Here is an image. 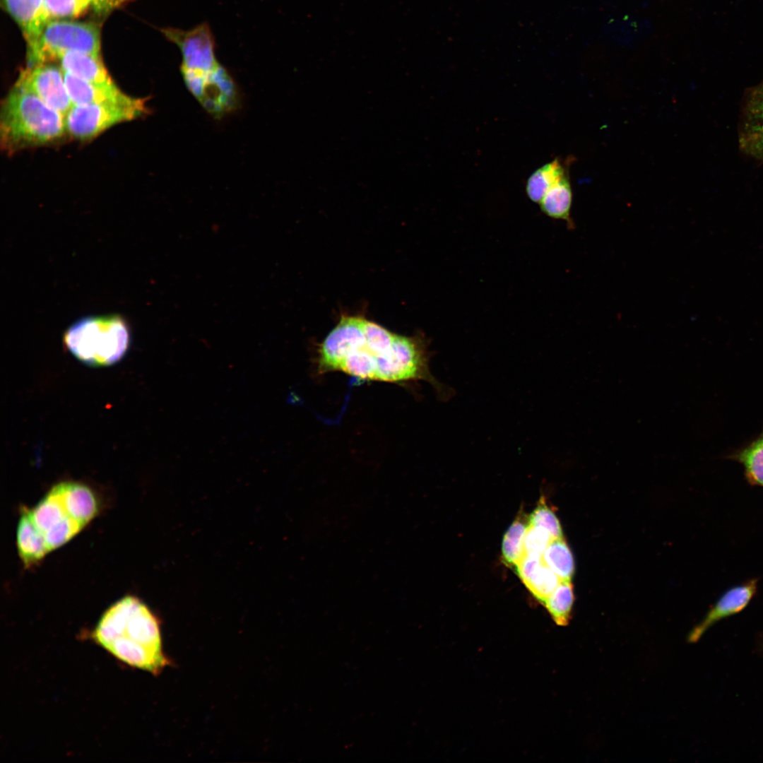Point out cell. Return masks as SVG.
<instances>
[{"label": "cell", "instance_id": "6da1fadb", "mask_svg": "<svg viewBox=\"0 0 763 763\" xmlns=\"http://www.w3.org/2000/svg\"><path fill=\"white\" fill-rule=\"evenodd\" d=\"M428 346L423 334L399 335L364 317L343 315L318 346L317 370L360 381H425L447 398L449 390L430 370Z\"/></svg>", "mask_w": 763, "mask_h": 763}, {"label": "cell", "instance_id": "7a4b0ae2", "mask_svg": "<svg viewBox=\"0 0 763 763\" xmlns=\"http://www.w3.org/2000/svg\"><path fill=\"white\" fill-rule=\"evenodd\" d=\"M93 638L121 661L153 675L170 664L162 651L158 620L136 597L127 596L111 605Z\"/></svg>", "mask_w": 763, "mask_h": 763}, {"label": "cell", "instance_id": "3957f363", "mask_svg": "<svg viewBox=\"0 0 763 763\" xmlns=\"http://www.w3.org/2000/svg\"><path fill=\"white\" fill-rule=\"evenodd\" d=\"M66 132L64 114L16 84L1 102L0 145L10 155L55 142Z\"/></svg>", "mask_w": 763, "mask_h": 763}, {"label": "cell", "instance_id": "277c9868", "mask_svg": "<svg viewBox=\"0 0 763 763\" xmlns=\"http://www.w3.org/2000/svg\"><path fill=\"white\" fill-rule=\"evenodd\" d=\"M131 341L129 325L119 314L87 317L73 323L64 332L63 343L79 361L92 367L119 362Z\"/></svg>", "mask_w": 763, "mask_h": 763}, {"label": "cell", "instance_id": "5b68a950", "mask_svg": "<svg viewBox=\"0 0 763 763\" xmlns=\"http://www.w3.org/2000/svg\"><path fill=\"white\" fill-rule=\"evenodd\" d=\"M147 100L126 95L116 100L73 105L65 116L66 133L81 141L95 138L115 124L148 114Z\"/></svg>", "mask_w": 763, "mask_h": 763}, {"label": "cell", "instance_id": "8992f818", "mask_svg": "<svg viewBox=\"0 0 763 763\" xmlns=\"http://www.w3.org/2000/svg\"><path fill=\"white\" fill-rule=\"evenodd\" d=\"M100 27L95 23L54 20L47 23L37 46L28 54L27 66L59 59L67 52L101 57Z\"/></svg>", "mask_w": 763, "mask_h": 763}, {"label": "cell", "instance_id": "52a82bcc", "mask_svg": "<svg viewBox=\"0 0 763 763\" xmlns=\"http://www.w3.org/2000/svg\"><path fill=\"white\" fill-rule=\"evenodd\" d=\"M161 32L181 52L182 75L203 74L221 64L216 58L215 38L207 23H201L189 30L170 27L162 28Z\"/></svg>", "mask_w": 763, "mask_h": 763}, {"label": "cell", "instance_id": "ba28073f", "mask_svg": "<svg viewBox=\"0 0 763 763\" xmlns=\"http://www.w3.org/2000/svg\"><path fill=\"white\" fill-rule=\"evenodd\" d=\"M28 511L49 551L67 543L83 528L70 515L53 488Z\"/></svg>", "mask_w": 763, "mask_h": 763}, {"label": "cell", "instance_id": "9c48e42d", "mask_svg": "<svg viewBox=\"0 0 763 763\" xmlns=\"http://www.w3.org/2000/svg\"><path fill=\"white\" fill-rule=\"evenodd\" d=\"M191 93L215 119L236 110L240 103L237 84L222 65L198 78Z\"/></svg>", "mask_w": 763, "mask_h": 763}, {"label": "cell", "instance_id": "30bf717a", "mask_svg": "<svg viewBox=\"0 0 763 763\" xmlns=\"http://www.w3.org/2000/svg\"><path fill=\"white\" fill-rule=\"evenodd\" d=\"M15 84L32 92L64 116L73 105L65 85L64 71L50 63L27 66Z\"/></svg>", "mask_w": 763, "mask_h": 763}, {"label": "cell", "instance_id": "8fae6325", "mask_svg": "<svg viewBox=\"0 0 763 763\" xmlns=\"http://www.w3.org/2000/svg\"><path fill=\"white\" fill-rule=\"evenodd\" d=\"M740 120V150L747 156L763 162V81L746 91Z\"/></svg>", "mask_w": 763, "mask_h": 763}, {"label": "cell", "instance_id": "7c38bea8", "mask_svg": "<svg viewBox=\"0 0 763 763\" xmlns=\"http://www.w3.org/2000/svg\"><path fill=\"white\" fill-rule=\"evenodd\" d=\"M5 8L22 30L28 54L37 46L42 33L51 21L44 0H3Z\"/></svg>", "mask_w": 763, "mask_h": 763}, {"label": "cell", "instance_id": "4fadbf2b", "mask_svg": "<svg viewBox=\"0 0 763 763\" xmlns=\"http://www.w3.org/2000/svg\"><path fill=\"white\" fill-rule=\"evenodd\" d=\"M755 581L728 590L708 612L704 620L690 633L688 641L697 642L704 632L719 620L743 610L756 591Z\"/></svg>", "mask_w": 763, "mask_h": 763}, {"label": "cell", "instance_id": "5bb4252c", "mask_svg": "<svg viewBox=\"0 0 763 763\" xmlns=\"http://www.w3.org/2000/svg\"><path fill=\"white\" fill-rule=\"evenodd\" d=\"M70 515L83 527L96 515L97 503L88 486L76 482H61L52 487Z\"/></svg>", "mask_w": 763, "mask_h": 763}, {"label": "cell", "instance_id": "9a60e30c", "mask_svg": "<svg viewBox=\"0 0 763 763\" xmlns=\"http://www.w3.org/2000/svg\"><path fill=\"white\" fill-rule=\"evenodd\" d=\"M65 85L73 105L116 100L126 95L114 83H93L64 71Z\"/></svg>", "mask_w": 763, "mask_h": 763}, {"label": "cell", "instance_id": "2e32d148", "mask_svg": "<svg viewBox=\"0 0 763 763\" xmlns=\"http://www.w3.org/2000/svg\"><path fill=\"white\" fill-rule=\"evenodd\" d=\"M17 548L26 567L39 564L50 552L43 536L34 524L28 509L26 508L22 509L18 524Z\"/></svg>", "mask_w": 763, "mask_h": 763}, {"label": "cell", "instance_id": "e0dca14e", "mask_svg": "<svg viewBox=\"0 0 763 763\" xmlns=\"http://www.w3.org/2000/svg\"><path fill=\"white\" fill-rule=\"evenodd\" d=\"M59 60L64 71L84 81L97 84L114 83L101 57L80 52H67Z\"/></svg>", "mask_w": 763, "mask_h": 763}, {"label": "cell", "instance_id": "ac0fdd59", "mask_svg": "<svg viewBox=\"0 0 763 763\" xmlns=\"http://www.w3.org/2000/svg\"><path fill=\"white\" fill-rule=\"evenodd\" d=\"M567 174L565 162L560 158L542 165L526 180L525 189L528 198L539 204L548 191Z\"/></svg>", "mask_w": 763, "mask_h": 763}, {"label": "cell", "instance_id": "d6986e66", "mask_svg": "<svg viewBox=\"0 0 763 763\" xmlns=\"http://www.w3.org/2000/svg\"><path fill=\"white\" fill-rule=\"evenodd\" d=\"M572 190L568 174L552 187L539 203L540 211L549 218L571 225Z\"/></svg>", "mask_w": 763, "mask_h": 763}, {"label": "cell", "instance_id": "ffe728a7", "mask_svg": "<svg viewBox=\"0 0 763 763\" xmlns=\"http://www.w3.org/2000/svg\"><path fill=\"white\" fill-rule=\"evenodd\" d=\"M542 560L561 580H572L575 571L574 560L564 537L550 541Z\"/></svg>", "mask_w": 763, "mask_h": 763}, {"label": "cell", "instance_id": "44dd1931", "mask_svg": "<svg viewBox=\"0 0 763 763\" xmlns=\"http://www.w3.org/2000/svg\"><path fill=\"white\" fill-rule=\"evenodd\" d=\"M574 601V594L572 581L561 580L543 605L557 625L566 626L571 619Z\"/></svg>", "mask_w": 763, "mask_h": 763}, {"label": "cell", "instance_id": "7402d4cb", "mask_svg": "<svg viewBox=\"0 0 763 763\" xmlns=\"http://www.w3.org/2000/svg\"><path fill=\"white\" fill-rule=\"evenodd\" d=\"M528 526L522 514L519 515L505 533L502 544V555L504 563L516 567L524 555V539Z\"/></svg>", "mask_w": 763, "mask_h": 763}, {"label": "cell", "instance_id": "603a6c76", "mask_svg": "<svg viewBox=\"0 0 763 763\" xmlns=\"http://www.w3.org/2000/svg\"><path fill=\"white\" fill-rule=\"evenodd\" d=\"M561 579L543 562L523 583L543 604L555 590Z\"/></svg>", "mask_w": 763, "mask_h": 763}, {"label": "cell", "instance_id": "cb8c5ba5", "mask_svg": "<svg viewBox=\"0 0 763 763\" xmlns=\"http://www.w3.org/2000/svg\"><path fill=\"white\" fill-rule=\"evenodd\" d=\"M529 524L542 528L547 531L551 537L555 538H563V532L560 521L553 510L545 502L544 497H541L537 507L531 514L528 518Z\"/></svg>", "mask_w": 763, "mask_h": 763}, {"label": "cell", "instance_id": "d4e9b609", "mask_svg": "<svg viewBox=\"0 0 763 763\" xmlns=\"http://www.w3.org/2000/svg\"><path fill=\"white\" fill-rule=\"evenodd\" d=\"M51 20L73 18L84 14L91 4L90 0H44Z\"/></svg>", "mask_w": 763, "mask_h": 763}, {"label": "cell", "instance_id": "484cf974", "mask_svg": "<svg viewBox=\"0 0 763 763\" xmlns=\"http://www.w3.org/2000/svg\"><path fill=\"white\" fill-rule=\"evenodd\" d=\"M740 459L750 480L763 486V438L743 451Z\"/></svg>", "mask_w": 763, "mask_h": 763}, {"label": "cell", "instance_id": "4316f807", "mask_svg": "<svg viewBox=\"0 0 763 763\" xmlns=\"http://www.w3.org/2000/svg\"><path fill=\"white\" fill-rule=\"evenodd\" d=\"M552 539L547 531L528 522L524 539V554L542 556Z\"/></svg>", "mask_w": 763, "mask_h": 763}, {"label": "cell", "instance_id": "83f0119b", "mask_svg": "<svg viewBox=\"0 0 763 763\" xmlns=\"http://www.w3.org/2000/svg\"><path fill=\"white\" fill-rule=\"evenodd\" d=\"M127 1L129 0H90L91 7L100 14H107L123 6Z\"/></svg>", "mask_w": 763, "mask_h": 763}]
</instances>
